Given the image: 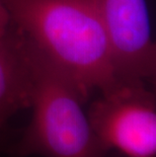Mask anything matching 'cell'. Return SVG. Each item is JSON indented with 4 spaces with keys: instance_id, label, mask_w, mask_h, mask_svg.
Masks as SVG:
<instances>
[{
    "instance_id": "7a4b0ae2",
    "label": "cell",
    "mask_w": 156,
    "mask_h": 157,
    "mask_svg": "<svg viewBox=\"0 0 156 157\" xmlns=\"http://www.w3.org/2000/svg\"><path fill=\"white\" fill-rule=\"evenodd\" d=\"M25 41L32 75V117L21 139L13 146L12 154L105 157L108 151L82 108L87 98L64 72L25 38Z\"/></svg>"
},
{
    "instance_id": "6da1fadb",
    "label": "cell",
    "mask_w": 156,
    "mask_h": 157,
    "mask_svg": "<svg viewBox=\"0 0 156 157\" xmlns=\"http://www.w3.org/2000/svg\"><path fill=\"white\" fill-rule=\"evenodd\" d=\"M21 35L65 73L86 98L125 82L118 75L95 0H4Z\"/></svg>"
},
{
    "instance_id": "8992f818",
    "label": "cell",
    "mask_w": 156,
    "mask_h": 157,
    "mask_svg": "<svg viewBox=\"0 0 156 157\" xmlns=\"http://www.w3.org/2000/svg\"><path fill=\"white\" fill-rule=\"evenodd\" d=\"M10 21V15L5 6L4 0H0V39L8 34V26Z\"/></svg>"
},
{
    "instance_id": "5b68a950",
    "label": "cell",
    "mask_w": 156,
    "mask_h": 157,
    "mask_svg": "<svg viewBox=\"0 0 156 157\" xmlns=\"http://www.w3.org/2000/svg\"><path fill=\"white\" fill-rule=\"evenodd\" d=\"M32 75L25 38L0 39V130L12 116L31 106Z\"/></svg>"
},
{
    "instance_id": "3957f363",
    "label": "cell",
    "mask_w": 156,
    "mask_h": 157,
    "mask_svg": "<svg viewBox=\"0 0 156 157\" xmlns=\"http://www.w3.org/2000/svg\"><path fill=\"white\" fill-rule=\"evenodd\" d=\"M91 128L105 149L127 157L156 156V101L143 82H128L89 108Z\"/></svg>"
},
{
    "instance_id": "277c9868",
    "label": "cell",
    "mask_w": 156,
    "mask_h": 157,
    "mask_svg": "<svg viewBox=\"0 0 156 157\" xmlns=\"http://www.w3.org/2000/svg\"><path fill=\"white\" fill-rule=\"evenodd\" d=\"M112 63L125 82L152 81L156 48L146 0H95Z\"/></svg>"
}]
</instances>
